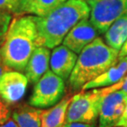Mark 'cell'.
Masks as SVG:
<instances>
[{
  "label": "cell",
  "mask_w": 127,
  "mask_h": 127,
  "mask_svg": "<svg viewBox=\"0 0 127 127\" xmlns=\"http://www.w3.org/2000/svg\"><path fill=\"white\" fill-rule=\"evenodd\" d=\"M37 47L38 32L34 16H16L5 34L0 57L7 68L22 72Z\"/></svg>",
  "instance_id": "obj_1"
},
{
  "label": "cell",
  "mask_w": 127,
  "mask_h": 127,
  "mask_svg": "<svg viewBox=\"0 0 127 127\" xmlns=\"http://www.w3.org/2000/svg\"><path fill=\"white\" fill-rule=\"evenodd\" d=\"M89 16L90 7L85 0H67L47 15L34 16L39 46L57 47L78 21Z\"/></svg>",
  "instance_id": "obj_2"
},
{
  "label": "cell",
  "mask_w": 127,
  "mask_h": 127,
  "mask_svg": "<svg viewBox=\"0 0 127 127\" xmlns=\"http://www.w3.org/2000/svg\"><path fill=\"white\" fill-rule=\"evenodd\" d=\"M119 52L110 47L100 37L88 44L79 53L69 78L71 91L81 90L85 84L104 73L117 60Z\"/></svg>",
  "instance_id": "obj_3"
},
{
  "label": "cell",
  "mask_w": 127,
  "mask_h": 127,
  "mask_svg": "<svg viewBox=\"0 0 127 127\" xmlns=\"http://www.w3.org/2000/svg\"><path fill=\"white\" fill-rule=\"evenodd\" d=\"M104 95L98 89L81 90L72 97L66 113V123H94L99 117L100 107Z\"/></svg>",
  "instance_id": "obj_4"
},
{
  "label": "cell",
  "mask_w": 127,
  "mask_h": 127,
  "mask_svg": "<svg viewBox=\"0 0 127 127\" xmlns=\"http://www.w3.org/2000/svg\"><path fill=\"white\" fill-rule=\"evenodd\" d=\"M64 92V80L51 70H48L35 84L28 102L35 107L47 108L58 103L63 98Z\"/></svg>",
  "instance_id": "obj_5"
},
{
  "label": "cell",
  "mask_w": 127,
  "mask_h": 127,
  "mask_svg": "<svg viewBox=\"0 0 127 127\" xmlns=\"http://www.w3.org/2000/svg\"><path fill=\"white\" fill-rule=\"evenodd\" d=\"M90 7L89 20L99 34H105L119 17L127 15V0H85Z\"/></svg>",
  "instance_id": "obj_6"
},
{
  "label": "cell",
  "mask_w": 127,
  "mask_h": 127,
  "mask_svg": "<svg viewBox=\"0 0 127 127\" xmlns=\"http://www.w3.org/2000/svg\"><path fill=\"white\" fill-rule=\"evenodd\" d=\"M127 94L121 91L103 96L99 112V127H115L123 114Z\"/></svg>",
  "instance_id": "obj_7"
},
{
  "label": "cell",
  "mask_w": 127,
  "mask_h": 127,
  "mask_svg": "<svg viewBox=\"0 0 127 127\" xmlns=\"http://www.w3.org/2000/svg\"><path fill=\"white\" fill-rule=\"evenodd\" d=\"M28 81L21 72L7 70L0 78V97L9 105L17 103L23 98Z\"/></svg>",
  "instance_id": "obj_8"
},
{
  "label": "cell",
  "mask_w": 127,
  "mask_h": 127,
  "mask_svg": "<svg viewBox=\"0 0 127 127\" xmlns=\"http://www.w3.org/2000/svg\"><path fill=\"white\" fill-rule=\"evenodd\" d=\"M98 30L88 17L84 18L70 30L62 44L78 54L86 46L98 37Z\"/></svg>",
  "instance_id": "obj_9"
},
{
  "label": "cell",
  "mask_w": 127,
  "mask_h": 127,
  "mask_svg": "<svg viewBox=\"0 0 127 127\" xmlns=\"http://www.w3.org/2000/svg\"><path fill=\"white\" fill-rule=\"evenodd\" d=\"M78 60V55L64 44L54 48L50 54V66L55 74L64 80H69Z\"/></svg>",
  "instance_id": "obj_10"
},
{
  "label": "cell",
  "mask_w": 127,
  "mask_h": 127,
  "mask_svg": "<svg viewBox=\"0 0 127 127\" xmlns=\"http://www.w3.org/2000/svg\"><path fill=\"white\" fill-rule=\"evenodd\" d=\"M127 74V56L121 57L113 63L104 73L83 86L81 90L104 88L112 85L121 80Z\"/></svg>",
  "instance_id": "obj_11"
},
{
  "label": "cell",
  "mask_w": 127,
  "mask_h": 127,
  "mask_svg": "<svg viewBox=\"0 0 127 127\" xmlns=\"http://www.w3.org/2000/svg\"><path fill=\"white\" fill-rule=\"evenodd\" d=\"M50 59V48L45 46L36 48L25 69V75L29 82L36 84L49 70Z\"/></svg>",
  "instance_id": "obj_12"
},
{
  "label": "cell",
  "mask_w": 127,
  "mask_h": 127,
  "mask_svg": "<svg viewBox=\"0 0 127 127\" xmlns=\"http://www.w3.org/2000/svg\"><path fill=\"white\" fill-rule=\"evenodd\" d=\"M72 97L70 94L66 95L52 107L43 110L41 127H64L66 123V113Z\"/></svg>",
  "instance_id": "obj_13"
},
{
  "label": "cell",
  "mask_w": 127,
  "mask_h": 127,
  "mask_svg": "<svg viewBox=\"0 0 127 127\" xmlns=\"http://www.w3.org/2000/svg\"><path fill=\"white\" fill-rule=\"evenodd\" d=\"M42 112L30 104H21L12 111L11 117L19 127H41Z\"/></svg>",
  "instance_id": "obj_14"
},
{
  "label": "cell",
  "mask_w": 127,
  "mask_h": 127,
  "mask_svg": "<svg viewBox=\"0 0 127 127\" xmlns=\"http://www.w3.org/2000/svg\"><path fill=\"white\" fill-rule=\"evenodd\" d=\"M104 38L110 47L120 51L127 39V15L117 19L104 34Z\"/></svg>",
  "instance_id": "obj_15"
},
{
  "label": "cell",
  "mask_w": 127,
  "mask_h": 127,
  "mask_svg": "<svg viewBox=\"0 0 127 127\" xmlns=\"http://www.w3.org/2000/svg\"><path fill=\"white\" fill-rule=\"evenodd\" d=\"M67 0H30L22 6L23 13H31L37 17L47 15Z\"/></svg>",
  "instance_id": "obj_16"
},
{
  "label": "cell",
  "mask_w": 127,
  "mask_h": 127,
  "mask_svg": "<svg viewBox=\"0 0 127 127\" xmlns=\"http://www.w3.org/2000/svg\"><path fill=\"white\" fill-rule=\"evenodd\" d=\"M0 10L17 16L23 14L21 0H0Z\"/></svg>",
  "instance_id": "obj_17"
},
{
  "label": "cell",
  "mask_w": 127,
  "mask_h": 127,
  "mask_svg": "<svg viewBox=\"0 0 127 127\" xmlns=\"http://www.w3.org/2000/svg\"><path fill=\"white\" fill-rule=\"evenodd\" d=\"M98 90L102 95H106L107 94L112 93V92H116V91H121L127 94V74L122 79L120 80L116 84H114V85L107 86V87L98 89Z\"/></svg>",
  "instance_id": "obj_18"
},
{
  "label": "cell",
  "mask_w": 127,
  "mask_h": 127,
  "mask_svg": "<svg viewBox=\"0 0 127 127\" xmlns=\"http://www.w3.org/2000/svg\"><path fill=\"white\" fill-rule=\"evenodd\" d=\"M12 18L11 13L0 10V38L6 34Z\"/></svg>",
  "instance_id": "obj_19"
},
{
  "label": "cell",
  "mask_w": 127,
  "mask_h": 127,
  "mask_svg": "<svg viewBox=\"0 0 127 127\" xmlns=\"http://www.w3.org/2000/svg\"><path fill=\"white\" fill-rule=\"evenodd\" d=\"M10 105L7 104L6 102L0 97V126L4 124L11 117Z\"/></svg>",
  "instance_id": "obj_20"
},
{
  "label": "cell",
  "mask_w": 127,
  "mask_h": 127,
  "mask_svg": "<svg viewBox=\"0 0 127 127\" xmlns=\"http://www.w3.org/2000/svg\"><path fill=\"white\" fill-rule=\"evenodd\" d=\"M116 126H121V127H127V98L126 101L125 109H124L123 114L120 118V120L117 122Z\"/></svg>",
  "instance_id": "obj_21"
},
{
  "label": "cell",
  "mask_w": 127,
  "mask_h": 127,
  "mask_svg": "<svg viewBox=\"0 0 127 127\" xmlns=\"http://www.w3.org/2000/svg\"><path fill=\"white\" fill-rule=\"evenodd\" d=\"M64 127H97V125L96 122L94 123L70 122V123H65Z\"/></svg>",
  "instance_id": "obj_22"
},
{
  "label": "cell",
  "mask_w": 127,
  "mask_h": 127,
  "mask_svg": "<svg viewBox=\"0 0 127 127\" xmlns=\"http://www.w3.org/2000/svg\"><path fill=\"white\" fill-rule=\"evenodd\" d=\"M0 127H19V126L17 125V123L12 118H9L4 124L0 126Z\"/></svg>",
  "instance_id": "obj_23"
},
{
  "label": "cell",
  "mask_w": 127,
  "mask_h": 127,
  "mask_svg": "<svg viewBox=\"0 0 127 127\" xmlns=\"http://www.w3.org/2000/svg\"><path fill=\"white\" fill-rule=\"evenodd\" d=\"M125 56H127V39L126 40V42L124 43L123 46L121 47L120 52H119V58L125 57Z\"/></svg>",
  "instance_id": "obj_24"
},
{
  "label": "cell",
  "mask_w": 127,
  "mask_h": 127,
  "mask_svg": "<svg viewBox=\"0 0 127 127\" xmlns=\"http://www.w3.org/2000/svg\"><path fill=\"white\" fill-rule=\"evenodd\" d=\"M6 69H9V68H7V67L5 66L3 62H2V60L1 57H0V78H1L2 74H3L5 71H7Z\"/></svg>",
  "instance_id": "obj_25"
},
{
  "label": "cell",
  "mask_w": 127,
  "mask_h": 127,
  "mask_svg": "<svg viewBox=\"0 0 127 127\" xmlns=\"http://www.w3.org/2000/svg\"><path fill=\"white\" fill-rule=\"evenodd\" d=\"M21 8H22L23 5H25L26 3H27V2L30 1V0H21Z\"/></svg>",
  "instance_id": "obj_26"
},
{
  "label": "cell",
  "mask_w": 127,
  "mask_h": 127,
  "mask_svg": "<svg viewBox=\"0 0 127 127\" xmlns=\"http://www.w3.org/2000/svg\"><path fill=\"white\" fill-rule=\"evenodd\" d=\"M115 127H121V126H115Z\"/></svg>",
  "instance_id": "obj_27"
}]
</instances>
